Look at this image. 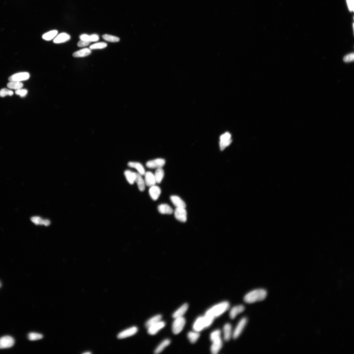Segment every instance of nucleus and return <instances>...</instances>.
I'll use <instances>...</instances> for the list:
<instances>
[{
	"label": "nucleus",
	"instance_id": "nucleus-1",
	"mask_svg": "<svg viewBox=\"0 0 354 354\" xmlns=\"http://www.w3.org/2000/svg\"><path fill=\"white\" fill-rule=\"evenodd\" d=\"M267 296V293L264 289L255 290L247 294L244 298V300L247 303H253L263 300L265 299Z\"/></svg>",
	"mask_w": 354,
	"mask_h": 354
},
{
	"label": "nucleus",
	"instance_id": "nucleus-2",
	"mask_svg": "<svg viewBox=\"0 0 354 354\" xmlns=\"http://www.w3.org/2000/svg\"><path fill=\"white\" fill-rule=\"evenodd\" d=\"M230 308V304L227 302H224L216 305L208 310V311L215 318L219 317L227 310Z\"/></svg>",
	"mask_w": 354,
	"mask_h": 354
},
{
	"label": "nucleus",
	"instance_id": "nucleus-3",
	"mask_svg": "<svg viewBox=\"0 0 354 354\" xmlns=\"http://www.w3.org/2000/svg\"><path fill=\"white\" fill-rule=\"evenodd\" d=\"M185 320L182 317L176 318L173 325V331L174 334H178L182 331L185 325Z\"/></svg>",
	"mask_w": 354,
	"mask_h": 354
},
{
	"label": "nucleus",
	"instance_id": "nucleus-4",
	"mask_svg": "<svg viewBox=\"0 0 354 354\" xmlns=\"http://www.w3.org/2000/svg\"><path fill=\"white\" fill-rule=\"evenodd\" d=\"M15 340L12 337L5 336L0 338V349L10 348L13 346Z\"/></svg>",
	"mask_w": 354,
	"mask_h": 354
},
{
	"label": "nucleus",
	"instance_id": "nucleus-5",
	"mask_svg": "<svg viewBox=\"0 0 354 354\" xmlns=\"http://www.w3.org/2000/svg\"><path fill=\"white\" fill-rule=\"evenodd\" d=\"M30 75L28 72H21L13 75L9 78L10 82H20L21 81L26 80L30 78Z\"/></svg>",
	"mask_w": 354,
	"mask_h": 354
},
{
	"label": "nucleus",
	"instance_id": "nucleus-6",
	"mask_svg": "<svg viewBox=\"0 0 354 354\" xmlns=\"http://www.w3.org/2000/svg\"><path fill=\"white\" fill-rule=\"evenodd\" d=\"M165 161L162 159H157L154 160L149 161L147 162V167L151 169H159L162 168L164 165Z\"/></svg>",
	"mask_w": 354,
	"mask_h": 354
},
{
	"label": "nucleus",
	"instance_id": "nucleus-7",
	"mask_svg": "<svg viewBox=\"0 0 354 354\" xmlns=\"http://www.w3.org/2000/svg\"><path fill=\"white\" fill-rule=\"evenodd\" d=\"M174 216L178 221L185 223L187 221V212L185 208H176L174 211Z\"/></svg>",
	"mask_w": 354,
	"mask_h": 354
},
{
	"label": "nucleus",
	"instance_id": "nucleus-8",
	"mask_svg": "<svg viewBox=\"0 0 354 354\" xmlns=\"http://www.w3.org/2000/svg\"><path fill=\"white\" fill-rule=\"evenodd\" d=\"M138 331V328L133 327L123 331L118 335L117 338L119 339L125 338L135 335Z\"/></svg>",
	"mask_w": 354,
	"mask_h": 354
},
{
	"label": "nucleus",
	"instance_id": "nucleus-9",
	"mask_svg": "<svg viewBox=\"0 0 354 354\" xmlns=\"http://www.w3.org/2000/svg\"><path fill=\"white\" fill-rule=\"evenodd\" d=\"M247 322V319L244 318H242L238 323L233 333V338L236 339L240 336L246 325Z\"/></svg>",
	"mask_w": 354,
	"mask_h": 354
},
{
	"label": "nucleus",
	"instance_id": "nucleus-10",
	"mask_svg": "<svg viewBox=\"0 0 354 354\" xmlns=\"http://www.w3.org/2000/svg\"><path fill=\"white\" fill-rule=\"evenodd\" d=\"M145 184L148 187L155 185L156 183L154 174L150 172H145L144 174Z\"/></svg>",
	"mask_w": 354,
	"mask_h": 354
},
{
	"label": "nucleus",
	"instance_id": "nucleus-11",
	"mask_svg": "<svg viewBox=\"0 0 354 354\" xmlns=\"http://www.w3.org/2000/svg\"><path fill=\"white\" fill-rule=\"evenodd\" d=\"M165 325L163 321H159L148 328V333L151 335H155Z\"/></svg>",
	"mask_w": 354,
	"mask_h": 354
},
{
	"label": "nucleus",
	"instance_id": "nucleus-12",
	"mask_svg": "<svg viewBox=\"0 0 354 354\" xmlns=\"http://www.w3.org/2000/svg\"><path fill=\"white\" fill-rule=\"evenodd\" d=\"M161 193V190L160 188L156 185L151 187L149 190V193L151 197L155 201L158 199Z\"/></svg>",
	"mask_w": 354,
	"mask_h": 354
},
{
	"label": "nucleus",
	"instance_id": "nucleus-13",
	"mask_svg": "<svg viewBox=\"0 0 354 354\" xmlns=\"http://www.w3.org/2000/svg\"><path fill=\"white\" fill-rule=\"evenodd\" d=\"M170 200L177 208H186V204L177 195H172L170 197Z\"/></svg>",
	"mask_w": 354,
	"mask_h": 354
},
{
	"label": "nucleus",
	"instance_id": "nucleus-14",
	"mask_svg": "<svg viewBox=\"0 0 354 354\" xmlns=\"http://www.w3.org/2000/svg\"><path fill=\"white\" fill-rule=\"evenodd\" d=\"M211 347V351L213 354H216L220 350L222 347L223 343L221 338L217 339L214 342Z\"/></svg>",
	"mask_w": 354,
	"mask_h": 354
},
{
	"label": "nucleus",
	"instance_id": "nucleus-15",
	"mask_svg": "<svg viewBox=\"0 0 354 354\" xmlns=\"http://www.w3.org/2000/svg\"><path fill=\"white\" fill-rule=\"evenodd\" d=\"M128 165L130 167L134 168L137 170L138 173L141 175H144L145 171L143 165L141 164L136 163V162H130L128 163Z\"/></svg>",
	"mask_w": 354,
	"mask_h": 354
},
{
	"label": "nucleus",
	"instance_id": "nucleus-16",
	"mask_svg": "<svg viewBox=\"0 0 354 354\" xmlns=\"http://www.w3.org/2000/svg\"><path fill=\"white\" fill-rule=\"evenodd\" d=\"M70 38V36L68 34L66 33H62L55 37L53 41L55 44L62 43L69 40Z\"/></svg>",
	"mask_w": 354,
	"mask_h": 354
},
{
	"label": "nucleus",
	"instance_id": "nucleus-17",
	"mask_svg": "<svg viewBox=\"0 0 354 354\" xmlns=\"http://www.w3.org/2000/svg\"><path fill=\"white\" fill-rule=\"evenodd\" d=\"M158 209L159 212L163 214H172L173 212L171 207L167 204L160 205L158 207Z\"/></svg>",
	"mask_w": 354,
	"mask_h": 354
},
{
	"label": "nucleus",
	"instance_id": "nucleus-18",
	"mask_svg": "<svg viewBox=\"0 0 354 354\" xmlns=\"http://www.w3.org/2000/svg\"><path fill=\"white\" fill-rule=\"evenodd\" d=\"M244 307L242 305H239L234 307L231 310L230 313V316L232 319H234L237 315L243 312L244 310Z\"/></svg>",
	"mask_w": 354,
	"mask_h": 354
},
{
	"label": "nucleus",
	"instance_id": "nucleus-19",
	"mask_svg": "<svg viewBox=\"0 0 354 354\" xmlns=\"http://www.w3.org/2000/svg\"><path fill=\"white\" fill-rule=\"evenodd\" d=\"M136 177L135 180L137 183L139 190L142 191H144L145 188V184L142 175L139 173H135Z\"/></svg>",
	"mask_w": 354,
	"mask_h": 354
},
{
	"label": "nucleus",
	"instance_id": "nucleus-20",
	"mask_svg": "<svg viewBox=\"0 0 354 354\" xmlns=\"http://www.w3.org/2000/svg\"><path fill=\"white\" fill-rule=\"evenodd\" d=\"M205 326L203 317H199L195 322L193 326V329L196 331H199L202 330Z\"/></svg>",
	"mask_w": 354,
	"mask_h": 354
},
{
	"label": "nucleus",
	"instance_id": "nucleus-21",
	"mask_svg": "<svg viewBox=\"0 0 354 354\" xmlns=\"http://www.w3.org/2000/svg\"><path fill=\"white\" fill-rule=\"evenodd\" d=\"M91 53V51L90 49L85 48L76 51L72 55L75 58L84 57L88 56Z\"/></svg>",
	"mask_w": 354,
	"mask_h": 354
},
{
	"label": "nucleus",
	"instance_id": "nucleus-22",
	"mask_svg": "<svg viewBox=\"0 0 354 354\" xmlns=\"http://www.w3.org/2000/svg\"><path fill=\"white\" fill-rule=\"evenodd\" d=\"M188 305L187 303L183 304L181 307L178 309L173 315L174 318L182 317L186 312L188 308Z\"/></svg>",
	"mask_w": 354,
	"mask_h": 354
},
{
	"label": "nucleus",
	"instance_id": "nucleus-23",
	"mask_svg": "<svg viewBox=\"0 0 354 354\" xmlns=\"http://www.w3.org/2000/svg\"><path fill=\"white\" fill-rule=\"evenodd\" d=\"M224 339L225 341H229L232 336V327L229 324H226L223 328Z\"/></svg>",
	"mask_w": 354,
	"mask_h": 354
},
{
	"label": "nucleus",
	"instance_id": "nucleus-24",
	"mask_svg": "<svg viewBox=\"0 0 354 354\" xmlns=\"http://www.w3.org/2000/svg\"><path fill=\"white\" fill-rule=\"evenodd\" d=\"M203 317L205 328L209 326L215 318V317L208 311Z\"/></svg>",
	"mask_w": 354,
	"mask_h": 354
},
{
	"label": "nucleus",
	"instance_id": "nucleus-25",
	"mask_svg": "<svg viewBox=\"0 0 354 354\" xmlns=\"http://www.w3.org/2000/svg\"><path fill=\"white\" fill-rule=\"evenodd\" d=\"M124 174L128 182L131 184H134L136 177L135 173L127 170H125Z\"/></svg>",
	"mask_w": 354,
	"mask_h": 354
},
{
	"label": "nucleus",
	"instance_id": "nucleus-26",
	"mask_svg": "<svg viewBox=\"0 0 354 354\" xmlns=\"http://www.w3.org/2000/svg\"><path fill=\"white\" fill-rule=\"evenodd\" d=\"M162 316L159 314L156 315L149 319L146 323L145 326L147 328H149L155 324L160 321L162 318Z\"/></svg>",
	"mask_w": 354,
	"mask_h": 354
},
{
	"label": "nucleus",
	"instance_id": "nucleus-27",
	"mask_svg": "<svg viewBox=\"0 0 354 354\" xmlns=\"http://www.w3.org/2000/svg\"><path fill=\"white\" fill-rule=\"evenodd\" d=\"M154 175L156 183H160L164 175L163 170L162 168L157 169Z\"/></svg>",
	"mask_w": 354,
	"mask_h": 354
},
{
	"label": "nucleus",
	"instance_id": "nucleus-28",
	"mask_svg": "<svg viewBox=\"0 0 354 354\" xmlns=\"http://www.w3.org/2000/svg\"><path fill=\"white\" fill-rule=\"evenodd\" d=\"M58 31L56 30L51 31L44 34L42 38L46 40L49 41L52 40L57 36Z\"/></svg>",
	"mask_w": 354,
	"mask_h": 354
},
{
	"label": "nucleus",
	"instance_id": "nucleus-29",
	"mask_svg": "<svg viewBox=\"0 0 354 354\" xmlns=\"http://www.w3.org/2000/svg\"><path fill=\"white\" fill-rule=\"evenodd\" d=\"M170 343V341L169 339H166L163 341L156 349L155 351V354H159L163 351L164 349L168 346Z\"/></svg>",
	"mask_w": 354,
	"mask_h": 354
},
{
	"label": "nucleus",
	"instance_id": "nucleus-30",
	"mask_svg": "<svg viewBox=\"0 0 354 354\" xmlns=\"http://www.w3.org/2000/svg\"><path fill=\"white\" fill-rule=\"evenodd\" d=\"M23 86V84L20 82H10L7 85V86L9 88L16 90L21 89Z\"/></svg>",
	"mask_w": 354,
	"mask_h": 354
},
{
	"label": "nucleus",
	"instance_id": "nucleus-31",
	"mask_svg": "<svg viewBox=\"0 0 354 354\" xmlns=\"http://www.w3.org/2000/svg\"><path fill=\"white\" fill-rule=\"evenodd\" d=\"M199 336V334L197 332H190L188 334V337L192 343H195L197 342Z\"/></svg>",
	"mask_w": 354,
	"mask_h": 354
},
{
	"label": "nucleus",
	"instance_id": "nucleus-32",
	"mask_svg": "<svg viewBox=\"0 0 354 354\" xmlns=\"http://www.w3.org/2000/svg\"><path fill=\"white\" fill-rule=\"evenodd\" d=\"M44 336L42 335L34 332L30 333L28 335V338L31 341H35L40 340L43 338Z\"/></svg>",
	"mask_w": 354,
	"mask_h": 354
},
{
	"label": "nucleus",
	"instance_id": "nucleus-33",
	"mask_svg": "<svg viewBox=\"0 0 354 354\" xmlns=\"http://www.w3.org/2000/svg\"><path fill=\"white\" fill-rule=\"evenodd\" d=\"M102 37L105 40L109 42H117L120 40L118 37L107 34H105L102 36Z\"/></svg>",
	"mask_w": 354,
	"mask_h": 354
},
{
	"label": "nucleus",
	"instance_id": "nucleus-34",
	"mask_svg": "<svg viewBox=\"0 0 354 354\" xmlns=\"http://www.w3.org/2000/svg\"><path fill=\"white\" fill-rule=\"evenodd\" d=\"M107 46V44L105 42L97 43L90 46L89 47V49L91 50L103 49L106 48Z\"/></svg>",
	"mask_w": 354,
	"mask_h": 354
},
{
	"label": "nucleus",
	"instance_id": "nucleus-35",
	"mask_svg": "<svg viewBox=\"0 0 354 354\" xmlns=\"http://www.w3.org/2000/svg\"><path fill=\"white\" fill-rule=\"evenodd\" d=\"M14 93L12 91L6 88H3L0 90V97H4L7 96H12Z\"/></svg>",
	"mask_w": 354,
	"mask_h": 354
},
{
	"label": "nucleus",
	"instance_id": "nucleus-36",
	"mask_svg": "<svg viewBox=\"0 0 354 354\" xmlns=\"http://www.w3.org/2000/svg\"><path fill=\"white\" fill-rule=\"evenodd\" d=\"M31 220L33 223L36 225H44V220L42 219L40 217H33L31 218Z\"/></svg>",
	"mask_w": 354,
	"mask_h": 354
},
{
	"label": "nucleus",
	"instance_id": "nucleus-37",
	"mask_svg": "<svg viewBox=\"0 0 354 354\" xmlns=\"http://www.w3.org/2000/svg\"><path fill=\"white\" fill-rule=\"evenodd\" d=\"M221 334V331L219 330H216L212 332L211 335V339L212 342L220 338Z\"/></svg>",
	"mask_w": 354,
	"mask_h": 354
},
{
	"label": "nucleus",
	"instance_id": "nucleus-38",
	"mask_svg": "<svg viewBox=\"0 0 354 354\" xmlns=\"http://www.w3.org/2000/svg\"><path fill=\"white\" fill-rule=\"evenodd\" d=\"M354 59V53H351L345 55L343 58V61L347 62L353 61Z\"/></svg>",
	"mask_w": 354,
	"mask_h": 354
},
{
	"label": "nucleus",
	"instance_id": "nucleus-39",
	"mask_svg": "<svg viewBox=\"0 0 354 354\" xmlns=\"http://www.w3.org/2000/svg\"><path fill=\"white\" fill-rule=\"evenodd\" d=\"M28 91L26 89H17L15 91L16 95H19L21 97H24L26 95Z\"/></svg>",
	"mask_w": 354,
	"mask_h": 354
},
{
	"label": "nucleus",
	"instance_id": "nucleus-40",
	"mask_svg": "<svg viewBox=\"0 0 354 354\" xmlns=\"http://www.w3.org/2000/svg\"><path fill=\"white\" fill-rule=\"evenodd\" d=\"M232 142L231 139L227 141L226 142H220V150L221 151H223L224 150L225 148L229 145Z\"/></svg>",
	"mask_w": 354,
	"mask_h": 354
},
{
	"label": "nucleus",
	"instance_id": "nucleus-41",
	"mask_svg": "<svg viewBox=\"0 0 354 354\" xmlns=\"http://www.w3.org/2000/svg\"><path fill=\"white\" fill-rule=\"evenodd\" d=\"M231 138V135L228 133H226L222 135L220 138V141L226 142L230 140Z\"/></svg>",
	"mask_w": 354,
	"mask_h": 354
},
{
	"label": "nucleus",
	"instance_id": "nucleus-42",
	"mask_svg": "<svg viewBox=\"0 0 354 354\" xmlns=\"http://www.w3.org/2000/svg\"><path fill=\"white\" fill-rule=\"evenodd\" d=\"M347 6L349 11H354V0H346Z\"/></svg>",
	"mask_w": 354,
	"mask_h": 354
},
{
	"label": "nucleus",
	"instance_id": "nucleus-43",
	"mask_svg": "<svg viewBox=\"0 0 354 354\" xmlns=\"http://www.w3.org/2000/svg\"><path fill=\"white\" fill-rule=\"evenodd\" d=\"M90 42L85 41L82 40L79 41L78 44V46L80 47H85L88 46L90 43Z\"/></svg>",
	"mask_w": 354,
	"mask_h": 354
},
{
	"label": "nucleus",
	"instance_id": "nucleus-44",
	"mask_svg": "<svg viewBox=\"0 0 354 354\" xmlns=\"http://www.w3.org/2000/svg\"><path fill=\"white\" fill-rule=\"evenodd\" d=\"M99 40V36L96 34H93L89 36V41L91 42H96Z\"/></svg>",
	"mask_w": 354,
	"mask_h": 354
},
{
	"label": "nucleus",
	"instance_id": "nucleus-45",
	"mask_svg": "<svg viewBox=\"0 0 354 354\" xmlns=\"http://www.w3.org/2000/svg\"><path fill=\"white\" fill-rule=\"evenodd\" d=\"M79 38L81 40L90 42L89 41V36L86 35V34H83V35H81Z\"/></svg>",
	"mask_w": 354,
	"mask_h": 354
},
{
	"label": "nucleus",
	"instance_id": "nucleus-46",
	"mask_svg": "<svg viewBox=\"0 0 354 354\" xmlns=\"http://www.w3.org/2000/svg\"><path fill=\"white\" fill-rule=\"evenodd\" d=\"M50 224V221L48 219H45L44 221V225L46 226H48Z\"/></svg>",
	"mask_w": 354,
	"mask_h": 354
},
{
	"label": "nucleus",
	"instance_id": "nucleus-47",
	"mask_svg": "<svg viewBox=\"0 0 354 354\" xmlns=\"http://www.w3.org/2000/svg\"><path fill=\"white\" fill-rule=\"evenodd\" d=\"M91 353H92L90 352H87L83 353V354H90Z\"/></svg>",
	"mask_w": 354,
	"mask_h": 354
},
{
	"label": "nucleus",
	"instance_id": "nucleus-48",
	"mask_svg": "<svg viewBox=\"0 0 354 354\" xmlns=\"http://www.w3.org/2000/svg\"><path fill=\"white\" fill-rule=\"evenodd\" d=\"M0 286H1V284H0Z\"/></svg>",
	"mask_w": 354,
	"mask_h": 354
}]
</instances>
